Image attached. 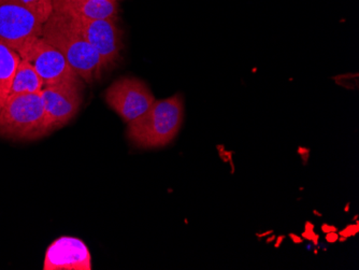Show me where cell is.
<instances>
[{"label": "cell", "instance_id": "6da1fadb", "mask_svg": "<svg viewBox=\"0 0 359 270\" xmlns=\"http://www.w3.org/2000/svg\"><path fill=\"white\" fill-rule=\"evenodd\" d=\"M42 37L65 56L82 81L86 83L100 81L104 72H108L100 54L67 18L52 13L43 23Z\"/></svg>", "mask_w": 359, "mask_h": 270}, {"label": "cell", "instance_id": "7a4b0ae2", "mask_svg": "<svg viewBox=\"0 0 359 270\" xmlns=\"http://www.w3.org/2000/svg\"><path fill=\"white\" fill-rule=\"evenodd\" d=\"M183 118L182 95L155 100L144 114L128 123L127 138L138 148H163L175 138L182 126Z\"/></svg>", "mask_w": 359, "mask_h": 270}, {"label": "cell", "instance_id": "3957f363", "mask_svg": "<svg viewBox=\"0 0 359 270\" xmlns=\"http://www.w3.org/2000/svg\"><path fill=\"white\" fill-rule=\"evenodd\" d=\"M52 133L40 93L9 96L0 108V136L36 140Z\"/></svg>", "mask_w": 359, "mask_h": 270}, {"label": "cell", "instance_id": "277c9868", "mask_svg": "<svg viewBox=\"0 0 359 270\" xmlns=\"http://www.w3.org/2000/svg\"><path fill=\"white\" fill-rule=\"evenodd\" d=\"M43 22L20 0H0V41L19 52L42 37Z\"/></svg>", "mask_w": 359, "mask_h": 270}, {"label": "cell", "instance_id": "5b68a950", "mask_svg": "<svg viewBox=\"0 0 359 270\" xmlns=\"http://www.w3.org/2000/svg\"><path fill=\"white\" fill-rule=\"evenodd\" d=\"M18 53L34 66L44 86L82 82L65 56L43 37L32 40Z\"/></svg>", "mask_w": 359, "mask_h": 270}, {"label": "cell", "instance_id": "8992f818", "mask_svg": "<svg viewBox=\"0 0 359 270\" xmlns=\"http://www.w3.org/2000/svg\"><path fill=\"white\" fill-rule=\"evenodd\" d=\"M104 100L128 124L144 114L155 102V97L140 79L123 76L107 88Z\"/></svg>", "mask_w": 359, "mask_h": 270}, {"label": "cell", "instance_id": "52a82bcc", "mask_svg": "<svg viewBox=\"0 0 359 270\" xmlns=\"http://www.w3.org/2000/svg\"><path fill=\"white\" fill-rule=\"evenodd\" d=\"M67 19L100 54L108 70L120 62L124 43L118 20Z\"/></svg>", "mask_w": 359, "mask_h": 270}, {"label": "cell", "instance_id": "ba28073f", "mask_svg": "<svg viewBox=\"0 0 359 270\" xmlns=\"http://www.w3.org/2000/svg\"><path fill=\"white\" fill-rule=\"evenodd\" d=\"M83 83L44 86L40 95L52 132L68 124L83 104Z\"/></svg>", "mask_w": 359, "mask_h": 270}, {"label": "cell", "instance_id": "9c48e42d", "mask_svg": "<svg viewBox=\"0 0 359 270\" xmlns=\"http://www.w3.org/2000/svg\"><path fill=\"white\" fill-rule=\"evenodd\" d=\"M92 255L83 241L62 236L46 249L43 270H90Z\"/></svg>", "mask_w": 359, "mask_h": 270}, {"label": "cell", "instance_id": "30bf717a", "mask_svg": "<svg viewBox=\"0 0 359 270\" xmlns=\"http://www.w3.org/2000/svg\"><path fill=\"white\" fill-rule=\"evenodd\" d=\"M53 13L69 19L118 20V0H51Z\"/></svg>", "mask_w": 359, "mask_h": 270}, {"label": "cell", "instance_id": "8fae6325", "mask_svg": "<svg viewBox=\"0 0 359 270\" xmlns=\"http://www.w3.org/2000/svg\"><path fill=\"white\" fill-rule=\"evenodd\" d=\"M21 60L18 52L0 41V108L9 97L12 82Z\"/></svg>", "mask_w": 359, "mask_h": 270}, {"label": "cell", "instance_id": "7c38bea8", "mask_svg": "<svg viewBox=\"0 0 359 270\" xmlns=\"http://www.w3.org/2000/svg\"><path fill=\"white\" fill-rule=\"evenodd\" d=\"M43 86V82L34 66L27 60H22L14 76L9 96L40 93Z\"/></svg>", "mask_w": 359, "mask_h": 270}, {"label": "cell", "instance_id": "4fadbf2b", "mask_svg": "<svg viewBox=\"0 0 359 270\" xmlns=\"http://www.w3.org/2000/svg\"><path fill=\"white\" fill-rule=\"evenodd\" d=\"M20 1L29 8L43 23L53 13L51 0H20Z\"/></svg>", "mask_w": 359, "mask_h": 270}, {"label": "cell", "instance_id": "5bb4252c", "mask_svg": "<svg viewBox=\"0 0 359 270\" xmlns=\"http://www.w3.org/2000/svg\"></svg>", "mask_w": 359, "mask_h": 270}]
</instances>
